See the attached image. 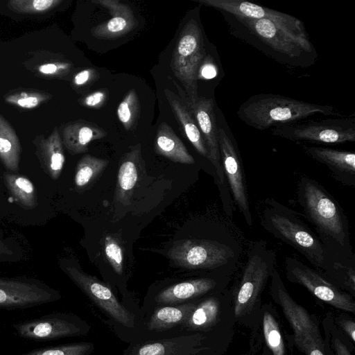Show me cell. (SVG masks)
I'll use <instances>...</instances> for the list:
<instances>
[{
    "label": "cell",
    "instance_id": "cell-21",
    "mask_svg": "<svg viewBox=\"0 0 355 355\" xmlns=\"http://www.w3.org/2000/svg\"><path fill=\"white\" fill-rule=\"evenodd\" d=\"M261 331V343L264 345L263 355H286L284 339L278 321L268 304L261 305L253 325Z\"/></svg>",
    "mask_w": 355,
    "mask_h": 355
},
{
    "label": "cell",
    "instance_id": "cell-9",
    "mask_svg": "<svg viewBox=\"0 0 355 355\" xmlns=\"http://www.w3.org/2000/svg\"><path fill=\"white\" fill-rule=\"evenodd\" d=\"M218 145L224 175L232 200L248 225H252V216L248 193L244 167L234 136L220 110L217 107Z\"/></svg>",
    "mask_w": 355,
    "mask_h": 355
},
{
    "label": "cell",
    "instance_id": "cell-25",
    "mask_svg": "<svg viewBox=\"0 0 355 355\" xmlns=\"http://www.w3.org/2000/svg\"><path fill=\"white\" fill-rule=\"evenodd\" d=\"M141 155L140 145L134 147L121 159L118 171L116 197L125 202L130 196L138 178L137 164Z\"/></svg>",
    "mask_w": 355,
    "mask_h": 355
},
{
    "label": "cell",
    "instance_id": "cell-38",
    "mask_svg": "<svg viewBox=\"0 0 355 355\" xmlns=\"http://www.w3.org/2000/svg\"><path fill=\"white\" fill-rule=\"evenodd\" d=\"M336 326L340 327L343 332L347 335L353 343L355 342V323L353 320L344 318L343 317L335 319Z\"/></svg>",
    "mask_w": 355,
    "mask_h": 355
},
{
    "label": "cell",
    "instance_id": "cell-33",
    "mask_svg": "<svg viewBox=\"0 0 355 355\" xmlns=\"http://www.w3.org/2000/svg\"><path fill=\"white\" fill-rule=\"evenodd\" d=\"M324 327L325 336H327L331 344L328 340H325L329 345L331 355H352L349 349L345 343L343 341L340 336V330L336 328V325L332 321L330 316H327L324 321Z\"/></svg>",
    "mask_w": 355,
    "mask_h": 355
},
{
    "label": "cell",
    "instance_id": "cell-27",
    "mask_svg": "<svg viewBox=\"0 0 355 355\" xmlns=\"http://www.w3.org/2000/svg\"><path fill=\"white\" fill-rule=\"evenodd\" d=\"M3 178L8 191L20 206L33 209L37 205L35 187L28 178L9 173H4Z\"/></svg>",
    "mask_w": 355,
    "mask_h": 355
},
{
    "label": "cell",
    "instance_id": "cell-31",
    "mask_svg": "<svg viewBox=\"0 0 355 355\" xmlns=\"http://www.w3.org/2000/svg\"><path fill=\"white\" fill-rule=\"evenodd\" d=\"M140 112L139 98L135 89L130 90L117 107V116L126 130L137 125Z\"/></svg>",
    "mask_w": 355,
    "mask_h": 355
},
{
    "label": "cell",
    "instance_id": "cell-28",
    "mask_svg": "<svg viewBox=\"0 0 355 355\" xmlns=\"http://www.w3.org/2000/svg\"><path fill=\"white\" fill-rule=\"evenodd\" d=\"M109 162L90 155H84L77 163L74 184L78 189L89 186L103 171Z\"/></svg>",
    "mask_w": 355,
    "mask_h": 355
},
{
    "label": "cell",
    "instance_id": "cell-8",
    "mask_svg": "<svg viewBox=\"0 0 355 355\" xmlns=\"http://www.w3.org/2000/svg\"><path fill=\"white\" fill-rule=\"evenodd\" d=\"M206 53L205 37L200 24L189 19L181 31L174 49L171 69L191 103L198 98V72Z\"/></svg>",
    "mask_w": 355,
    "mask_h": 355
},
{
    "label": "cell",
    "instance_id": "cell-14",
    "mask_svg": "<svg viewBox=\"0 0 355 355\" xmlns=\"http://www.w3.org/2000/svg\"><path fill=\"white\" fill-rule=\"evenodd\" d=\"M60 294L40 281L0 277V309H27L58 300Z\"/></svg>",
    "mask_w": 355,
    "mask_h": 355
},
{
    "label": "cell",
    "instance_id": "cell-35",
    "mask_svg": "<svg viewBox=\"0 0 355 355\" xmlns=\"http://www.w3.org/2000/svg\"><path fill=\"white\" fill-rule=\"evenodd\" d=\"M109 97L106 89H101L89 94L82 101V105L89 108L98 109L104 105Z\"/></svg>",
    "mask_w": 355,
    "mask_h": 355
},
{
    "label": "cell",
    "instance_id": "cell-36",
    "mask_svg": "<svg viewBox=\"0 0 355 355\" xmlns=\"http://www.w3.org/2000/svg\"><path fill=\"white\" fill-rule=\"evenodd\" d=\"M218 75V68L216 61L210 54H207L203 60L198 72V80H210Z\"/></svg>",
    "mask_w": 355,
    "mask_h": 355
},
{
    "label": "cell",
    "instance_id": "cell-2",
    "mask_svg": "<svg viewBox=\"0 0 355 355\" xmlns=\"http://www.w3.org/2000/svg\"><path fill=\"white\" fill-rule=\"evenodd\" d=\"M233 33L270 55L277 62L306 67L314 63L316 51L306 32H299L268 19H252L230 15Z\"/></svg>",
    "mask_w": 355,
    "mask_h": 355
},
{
    "label": "cell",
    "instance_id": "cell-24",
    "mask_svg": "<svg viewBox=\"0 0 355 355\" xmlns=\"http://www.w3.org/2000/svg\"><path fill=\"white\" fill-rule=\"evenodd\" d=\"M196 299L180 304L159 305L151 315L148 329L161 332L180 327L195 305Z\"/></svg>",
    "mask_w": 355,
    "mask_h": 355
},
{
    "label": "cell",
    "instance_id": "cell-12",
    "mask_svg": "<svg viewBox=\"0 0 355 355\" xmlns=\"http://www.w3.org/2000/svg\"><path fill=\"white\" fill-rule=\"evenodd\" d=\"M234 323L233 288H227L196 299L195 305L180 326L186 333L212 334L217 327Z\"/></svg>",
    "mask_w": 355,
    "mask_h": 355
},
{
    "label": "cell",
    "instance_id": "cell-7",
    "mask_svg": "<svg viewBox=\"0 0 355 355\" xmlns=\"http://www.w3.org/2000/svg\"><path fill=\"white\" fill-rule=\"evenodd\" d=\"M270 280L272 299L280 306L290 324L297 349L305 355H331L326 340L322 338L316 317L293 299L277 268Z\"/></svg>",
    "mask_w": 355,
    "mask_h": 355
},
{
    "label": "cell",
    "instance_id": "cell-39",
    "mask_svg": "<svg viewBox=\"0 0 355 355\" xmlns=\"http://www.w3.org/2000/svg\"><path fill=\"white\" fill-rule=\"evenodd\" d=\"M60 2L54 0H34L32 1V6L35 10L44 11L52 7L53 4Z\"/></svg>",
    "mask_w": 355,
    "mask_h": 355
},
{
    "label": "cell",
    "instance_id": "cell-1",
    "mask_svg": "<svg viewBox=\"0 0 355 355\" xmlns=\"http://www.w3.org/2000/svg\"><path fill=\"white\" fill-rule=\"evenodd\" d=\"M297 194L302 216L313 226L323 245L326 266L334 261L355 265L349 222L339 202L322 185L307 176L299 180Z\"/></svg>",
    "mask_w": 355,
    "mask_h": 355
},
{
    "label": "cell",
    "instance_id": "cell-20",
    "mask_svg": "<svg viewBox=\"0 0 355 355\" xmlns=\"http://www.w3.org/2000/svg\"><path fill=\"white\" fill-rule=\"evenodd\" d=\"M164 92L172 112L180 125V128L183 131L196 150L209 161L205 141L190 111L180 98L173 92L168 89H165Z\"/></svg>",
    "mask_w": 355,
    "mask_h": 355
},
{
    "label": "cell",
    "instance_id": "cell-11",
    "mask_svg": "<svg viewBox=\"0 0 355 355\" xmlns=\"http://www.w3.org/2000/svg\"><path fill=\"white\" fill-rule=\"evenodd\" d=\"M285 273L288 282L302 286L316 298L338 310L354 313V297L334 285L322 271L288 257L285 259Z\"/></svg>",
    "mask_w": 355,
    "mask_h": 355
},
{
    "label": "cell",
    "instance_id": "cell-22",
    "mask_svg": "<svg viewBox=\"0 0 355 355\" xmlns=\"http://www.w3.org/2000/svg\"><path fill=\"white\" fill-rule=\"evenodd\" d=\"M107 133L94 123L80 120L64 128V144L72 155L85 153L88 145L94 140L106 137Z\"/></svg>",
    "mask_w": 355,
    "mask_h": 355
},
{
    "label": "cell",
    "instance_id": "cell-30",
    "mask_svg": "<svg viewBox=\"0 0 355 355\" xmlns=\"http://www.w3.org/2000/svg\"><path fill=\"white\" fill-rule=\"evenodd\" d=\"M65 162L62 144L58 134H55L47 143L42 155L44 170L53 180L58 179Z\"/></svg>",
    "mask_w": 355,
    "mask_h": 355
},
{
    "label": "cell",
    "instance_id": "cell-15",
    "mask_svg": "<svg viewBox=\"0 0 355 355\" xmlns=\"http://www.w3.org/2000/svg\"><path fill=\"white\" fill-rule=\"evenodd\" d=\"M62 268L69 278L115 322L125 327H134L135 315L118 302L109 286L74 266H66Z\"/></svg>",
    "mask_w": 355,
    "mask_h": 355
},
{
    "label": "cell",
    "instance_id": "cell-40",
    "mask_svg": "<svg viewBox=\"0 0 355 355\" xmlns=\"http://www.w3.org/2000/svg\"><path fill=\"white\" fill-rule=\"evenodd\" d=\"M17 104L26 108H32L37 105L39 101L37 98L34 96H25L17 101Z\"/></svg>",
    "mask_w": 355,
    "mask_h": 355
},
{
    "label": "cell",
    "instance_id": "cell-32",
    "mask_svg": "<svg viewBox=\"0 0 355 355\" xmlns=\"http://www.w3.org/2000/svg\"><path fill=\"white\" fill-rule=\"evenodd\" d=\"M93 349L92 343L81 342L40 348L21 355H89Z\"/></svg>",
    "mask_w": 355,
    "mask_h": 355
},
{
    "label": "cell",
    "instance_id": "cell-29",
    "mask_svg": "<svg viewBox=\"0 0 355 355\" xmlns=\"http://www.w3.org/2000/svg\"><path fill=\"white\" fill-rule=\"evenodd\" d=\"M323 274L341 290L355 295V265L334 261L327 264Z\"/></svg>",
    "mask_w": 355,
    "mask_h": 355
},
{
    "label": "cell",
    "instance_id": "cell-5",
    "mask_svg": "<svg viewBox=\"0 0 355 355\" xmlns=\"http://www.w3.org/2000/svg\"><path fill=\"white\" fill-rule=\"evenodd\" d=\"M239 241L226 227L214 238L187 239L177 242L168 256L178 266L195 270L233 274L241 253Z\"/></svg>",
    "mask_w": 355,
    "mask_h": 355
},
{
    "label": "cell",
    "instance_id": "cell-42",
    "mask_svg": "<svg viewBox=\"0 0 355 355\" xmlns=\"http://www.w3.org/2000/svg\"><path fill=\"white\" fill-rule=\"evenodd\" d=\"M59 67L55 64L49 63V64H44L41 65L39 67V71L42 73L44 74H52L58 70Z\"/></svg>",
    "mask_w": 355,
    "mask_h": 355
},
{
    "label": "cell",
    "instance_id": "cell-17",
    "mask_svg": "<svg viewBox=\"0 0 355 355\" xmlns=\"http://www.w3.org/2000/svg\"><path fill=\"white\" fill-rule=\"evenodd\" d=\"M230 277H202L180 282L160 291L155 301L158 305H171L198 299L206 294L226 288Z\"/></svg>",
    "mask_w": 355,
    "mask_h": 355
},
{
    "label": "cell",
    "instance_id": "cell-23",
    "mask_svg": "<svg viewBox=\"0 0 355 355\" xmlns=\"http://www.w3.org/2000/svg\"><path fill=\"white\" fill-rule=\"evenodd\" d=\"M155 152L168 159L184 164H193L195 159L182 140L166 122L162 123L156 132Z\"/></svg>",
    "mask_w": 355,
    "mask_h": 355
},
{
    "label": "cell",
    "instance_id": "cell-34",
    "mask_svg": "<svg viewBox=\"0 0 355 355\" xmlns=\"http://www.w3.org/2000/svg\"><path fill=\"white\" fill-rule=\"evenodd\" d=\"M104 252L105 257L114 270L121 275L123 266V252L119 242L111 236L105 238Z\"/></svg>",
    "mask_w": 355,
    "mask_h": 355
},
{
    "label": "cell",
    "instance_id": "cell-26",
    "mask_svg": "<svg viewBox=\"0 0 355 355\" xmlns=\"http://www.w3.org/2000/svg\"><path fill=\"white\" fill-rule=\"evenodd\" d=\"M182 337L173 339L147 342L139 345L131 355H197L201 350L209 348L180 349L185 344H180Z\"/></svg>",
    "mask_w": 355,
    "mask_h": 355
},
{
    "label": "cell",
    "instance_id": "cell-3",
    "mask_svg": "<svg viewBox=\"0 0 355 355\" xmlns=\"http://www.w3.org/2000/svg\"><path fill=\"white\" fill-rule=\"evenodd\" d=\"M240 280L233 288L234 322L252 327L261 308V297L274 270L275 252L263 240L250 241Z\"/></svg>",
    "mask_w": 355,
    "mask_h": 355
},
{
    "label": "cell",
    "instance_id": "cell-19",
    "mask_svg": "<svg viewBox=\"0 0 355 355\" xmlns=\"http://www.w3.org/2000/svg\"><path fill=\"white\" fill-rule=\"evenodd\" d=\"M92 3L107 9L112 17L94 26L92 35L98 38L114 39L131 31L137 20L130 6L116 0H93Z\"/></svg>",
    "mask_w": 355,
    "mask_h": 355
},
{
    "label": "cell",
    "instance_id": "cell-10",
    "mask_svg": "<svg viewBox=\"0 0 355 355\" xmlns=\"http://www.w3.org/2000/svg\"><path fill=\"white\" fill-rule=\"evenodd\" d=\"M272 135L294 141L340 144L355 141V123L346 118H328L274 128Z\"/></svg>",
    "mask_w": 355,
    "mask_h": 355
},
{
    "label": "cell",
    "instance_id": "cell-6",
    "mask_svg": "<svg viewBox=\"0 0 355 355\" xmlns=\"http://www.w3.org/2000/svg\"><path fill=\"white\" fill-rule=\"evenodd\" d=\"M259 219L266 232L301 254L317 270H324L327 257L323 245L301 213L268 198Z\"/></svg>",
    "mask_w": 355,
    "mask_h": 355
},
{
    "label": "cell",
    "instance_id": "cell-16",
    "mask_svg": "<svg viewBox=\"0 0 355 355\" xmlns=\"http://www.w3.org/2000/svg\"><path fill=\"white\" fill-rule=\"evenodd\" d=\"M196 1L235 17L252 19H268L299 32H306L303 22L295 17L251 2L240 0H196Z\"/></svg>",
    "mask_w": 355,
    "mask_h": 355
},
{
    "label": "cell",
    "instance_id": "cell-37",
    "mask_svg": "<svg viewBox=\"0 0 355 355\" xmlns=\"http://www.w3.org/2000/svg\"><path fill=\"white\" fill-rule=\"evenodd\" d=\"M97 72L94 69H86L80 71L73 78V83L76 86H83L91 83L96 78Z\"/></svg>",
    "mask_w": 355,
    "mask_h": 355
},
{
    "label": "cell",
    "instance_id": "cell-13",
    "mask_svg": "<svg viewBox=\"0 0 355 355\" xmlns=\"http://www.w3.org/2000/svg\"><path fill=\"white\" fill-rule=\"evenodd\" d=\"M89 327L78 316L64 313H51L13 324L19 337L34 341H49L85 335Z\"/></svg>",
    "mask_w": 355,
    "mask_h": 355
},
{
    "label": "cell",
    "instance_id": "cell-4",
    "mask_svg": "<svg viewBox=\"0 0 355 355\" xmlns=\"http://www.w3.org/2000/svg\"><path fill=\"white\" fill-rule=\"evenodd\" d=\"M316 114L339 115L330 105L310 103L274 94H258L243 102L238 117L248 125L263 130L301 122Z\"/></svg>",
    "mask_w": 355,
    "mask_h": 355
},
{
    "label": "cell",
    "instance_id": "cell-41",
    "mask_svg": "<svg viewBox=\"0 0 355 355\" xmlns=\"http://www.w3.org/2000/svg\"><path fill=\"white\" fill-rule=\"evenodd\" d=\"M14 254L10 246L4 241L0 239V260H6V258H10Z\"/></svg>",
    "mask_w": 355,
    "mask_h": 355
},
{
    "label": "cell",
    "instance_id": "cell-18",
    "mask_svg": "<svg viewBox=\"0 0 355 355\" xmlns=\"http://www.w3.org/2000/svg\"><path fill=\"white\" fill-rule=\"evenodd\" d=\"M301 146L313 159L327 166L336 181L345 186H355L354 152L304 144H301Z\"/></svg>",
    "mask_w": 355,
    "mask_h": 355
}]
</instances>
